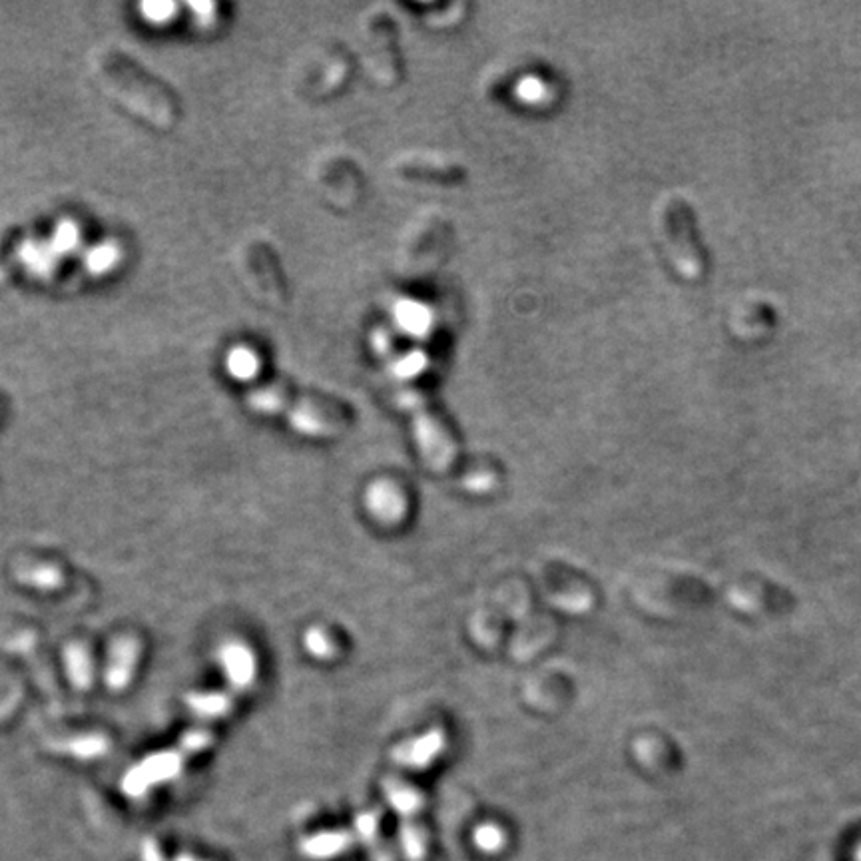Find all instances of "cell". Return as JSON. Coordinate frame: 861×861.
I'll return each mask as SVG.
<instances>
[{
  "mask_svg": "<svg viewBox=\"0 0 861 861\" xmlns=\"http://www.w3.org/2000/svg\"><path fill=\"white\" fill-rule=\"evenodd\" d=\"M122 260V252L118 248V244L112 242H104L96 248H92L86 256H84V264L92 274H106L110 270H114L118 266V262Z\"/></svg>",
  "mask_w": 861,
  "mask_h": 861,
  "instance_id": "obj_16",
  "label": "cell"
},
{
  "mask_svg": "<svg viewBox=\"0 0 861 861\" xmlns=\"http://www.w3.org/2000/svg\"><path fill=\"white\" fill-rule=\"evenodd\" d=\"M140 652H142V646L132 636H122V638L114 640V644L110 646V652H108L106 668H104V682H106L108 690L122 692L128 688V684L134 678L136 664L140 660Z\"/></svg>",
  "mask_w": 861,
  "mask_h": 861,
  "instance_id": "obj_7",
  "label": "cell"
},
{
  "mask_svg": "<svg viewBox=\"0 0 861 861\" xmlns=\"http://www.w3.org/2000/svg\"><path fill=\"white\" fill-rule=\"evenodd\" d=\"M188 710L202 722H216L226 718L236 706V694L226 692H192L186 696Z\"/></svg>",
  "mask_w": 861,
  "mask_h": 861,
  "instance_id": "obj_10",
  "label": "cell"
},
{
  "mask_svg": "<svg viewBox=\"0 0 861 861\" xmlns=\"http://www.w3.org/2000/svg\"><path fill=\"white\" fill-rule=\"evenodd\" d=\"M303 644L305 650L319 660H331L337 656V644L333 642V638L319 626H313L305 632L303 636Z\"/></svg>",
  "mask_w": 861,
  "mask_h": 861,
  "instance_id": "obj_18",
  "label": "cell"
},
{
  "mask_svg": "<svg viewBox=\"0 0 861 861\" xmlns=\"http://www.w3.org/2000/svg\"><path fill=\"white\" fill-rule=\"evenodd\" d=\"M176 12H178V6L174 2H144V4H140L142 18L150 24H156V26L168 24Z\"/></svg>",
  "mask_w": 861,
  "mask_h": 861,
  "instance_id": "obj_20",
  "label": "cell"
},
{
  "mask_svg": "<svg viewBox=\"0 0 861 861\" xmlns=\"http://www.w3.org/2000/svg\"><path fill=\"white\" fill-rule=\"evenodd\" d=\"M50 748L56 752L74 756L78 760H94V758H100L108 752L110 742L102 734H82V736H74L68 740L52 742Z\"/></svg>",
  "mask_w": 861,
  "mask_h": 861,
  "instance_id": "obj_12",
  "label": "cell"
},
{
  "mask_svg": "<svg viewBox=\"0 0 861 861\" xmlns=\"http://www.w3.org/2000/svg\"><path fill=\"white\" fill-rule=\"evenodd\" d=\"M445 748V734L441 730H429L417 738H411L393 748L391 758L395 764L409 770H425Z\"/></svg>",
  "mask_w": 861,
  "mask_h": 861,
  "instance_id": "obj_9",
  "label": "cell"
},
{
  "mask_svg": "<svg viewBox=\"0 0 861 861\" xmlns=\"http://www.w3.org/2000/svg\"><path fill=\"white\" fill-rule=\"evenodd\" d=\"M397 403L409 413L415 443L425 463L439 473H447L457 457V445L443 423L429 409L427 401L415 389H399Z\"/></svg>",
  "mask_w": 861,
  "mask_h": 861,
  "instance_id": "obj_4",
  "label": "cell"
},
{
  "mask_svg": "<svg viewBox=\"0 0 861 861\" xmlns=\"http://www.w3.org/2000/svg\"><path fill=\"white\" fill-rule=\"evenodd\" d=\"M226 367H228V373L234 379H238V381H250V379H254L260 373L262 363H260V357H258V353L254 349L240 345V347H234L228 353Z\"/></svg>",
  "mask_w": 861,
  "mask_h": 861,
  "instance_id": "obj_14",
  "label": "cell"
},
{
  "mask_svg": "<svg viewBox=\"0 0 861 861\" xmlns=\"http://www.w3.org/2000/svg\"><path fill=\"white\" fill-rule=\"evenodd\" d=\"M190 10L194 12V16H196V20L202 24V26H210L214 20H216V6L214 4H208V2H196V4H190Z\"/></svg>",
  "mask_w": 861,
  "mask_h": 861,
  "instance_id": "obj_22",
  "label": "cell"
},
{
  "mask_svg": "<svg viewBox=\"0 0 861 861\" xmlns=\"http://www.w3.org/2000/svg\"><path fill=\"white\" fill-rule=\"evenodd\" d=\"M383 788H385V792H387L389 802L393 804V808H395L397 812H401V814H413V812H417V808H419V804H421L419 794H417L411 786L403 784V780L389 778V780L385 782V786H383Z\"/></svg>",
  "mask_w": 861,
  "mask_h": 861,
  "instance_id": "obj_17",
  "label": "cell"
},
{
  "mask_svg": "<svg viewBox=\"0 0 861 861\" xmlns=\"http://www.w3.org/2000/svg\"><path fill=\"white\" fill-rule=\"evenodd\" d=\"M365 507L383 525H397L407 515V499L391 481H375L365 493Z\"/></svg>",
  "mask_w": 861,
  "mask_h": 861,
  "instance_id": "obj_8",
  "label": "cell"
},
{
  "mask_svg": "<svg viewBox=\"0 0 861 861\" xmlns=\"http://www.w3.org/2000/svg\"><path fill=\"white\" fill-rule=\"evenodd\" d=\"M248 405L266 415H284L287 423L303 435L333 437L343 429V417L333 407L293 397L284 387L268 385L248 393Z\"/></svg>",
  "mask_w": 861,
  "mask_h": 861,
  "instance_id": "obj_2",
  "label": "cell"
},
{
  "mask_svg": "<svg viewBox=\"0 0 861 861\" xmlns=\"http://www.w3.org/2000/svg\"><path fill=\"white\" fill-rule=\"evenodd\" d=\"M142 861H166L164 860V856H162V852L156 848V844L154 842H146L144 846H142ZM172 861H200L196 860V858H190V856H180V858H176V860Z\"/></svg>",
  "mask_w": 861,
  "mask_h": 861,
  "instance_id": "obj_23",
  "label": "cell"
},
{
  "mask_svg": "<svg viewBox=\"0 0 861 861\" xmlns=\"http://www.w3.org/2000/svg\"><path fill=\"white\" fill-rule=\"evenodd\" d=\"M64 666L76 690H90L94 682V662L90 650L82 642H70L64 648Z\"/></svg>",
  "mask_w": 861,
  "mask_h": 861,
  "instance_id": "obj_11",
  "label": "cell"
},
{
  "mask_svg": "<svg viewBox=\"0 0 861 861\" xmlns=\"http://www.w3.org/2000/svg\"><path fill=\"white\" fill-rule=\"evenodd\" d=\"M664 228H666V238L670 248V260L676 272L688 282L702 280L706 272V260L696 240L694 218L690 208L682 202L670 204L666 208Z\"/></svg>",
  "mask_w": 861,
  "mask_h": 861,
  "instance_id": "obj_5",
  "label": "cell"
},
{
  "mask_svg": "<svg viewBox=\"0 0 861 861\" xmlns=\"http://www.w3.org/2000/svg\"><path fill=\"white\" fill-rule=\"evenodd\" d=\"M214 742V732L210 726H198L188 730L176 748L156 752L142 762H138L132 770H128L122 778V792L134 800L146 796L154 786L166 784L180 776L184 764L210 748Z\"/></svg>",
  "mask_w": 861,
  "mask_h": 861,
  "instance_id": "obj_3",
  "label": "cell"
},
{
  "mask_svg": "<svg viewBox=\"0 0 861 861\" xmlns=\"http://www.w3.org/2000/svg\"><path fill=\"white\" fill-rule=\"evenodd\" d=\"M78 242H80L78 226L74 222L66 220V222H60V226L54 230L50 246L54 248L56 254H68L78 246Z\"/></svg>",
  "mask_w": 861,
  "mask_h": 861,
  "instance_id": "obj_19",
  "label": "cell"
},
{
  "mask_svg": "<svg viewBox=\"0 0 861 861\" xmlns=\"http://www.w3.org/2000/svg\"><path fill=\"white\" fill-rule=\"evenodd\" d=\"M218 660L226 674L230 690L236 696L248 692L254 686L258 678V660L248 644L240 640L224 642L218 650Z\"/></svg>",
  "mask_w": 861,
  "mask_h": 861,
  "instance_id": "obj_6",
  "label": "cell"
},
{
  "mask_svg": "<svg viewBox=\"0 0 861 861\" xmlns=\"http://www.w3.org/2000/svg\"><path fill=\"white\" fill-rule=\"evenodd\" d=\"M100 74L130 110L148 118L160 128H170L178 118V106L172 94L154 78L144 74L134 62L110 52L100 62Z\"/></svg>",
  "mask_w": 861,
  "mask_h": 861,
  "instance_id": "obj_1",
  "label": "cell"
},
{
  "mask_svg": "<svg viewBox=\"0 0 861 861\" xmlns=\"http://www.w3.org/2000/svg\"><path fill=\"white\" fill-rule=\"evenodd\" d=\"M501 840H503V836H501V832H499L497 828L487 826V828H481V830L477 832V842H479V846H481V848L495 850V848H499V846H501Z\"/></svg>",
  "mask_w": 861,
  "mask_h": 861,
  "instance_id": "obj_21",
  "label": "cell"
},
{
  "mask_svg": "<svg viewBox=\"0 0 861 861\" xmlns=\"http://www.w3.org/2000/svg\"><path fill=\"white\" fill-rule=\"evenodd\" d=\"M16 580L38 588V590H56L64 584V574L54 565H34V567H22L16 571Z\"/></svg>",
  "mask_w": 861,
  "mask_h": 861,
  "instance_id": "obj_13",
  "label": "cell"
},
{
  "mask_svg": "<svg viewBox=\"0 0 861 861\" xmlns=\"http://www.w3.org/2000/svg\"><path fill=\"white\" fill-rule=\"evenodd\" d=\"M351 844V836L345 832H331V834H319L309 838L301 844V852L309 858H329L333 854H339Z\"/></svg>",
  "mask_w": 861,
  "mask_h": 861,
  "instance_id": "obj_15",
  "label": "cell"
}]
</instances>
